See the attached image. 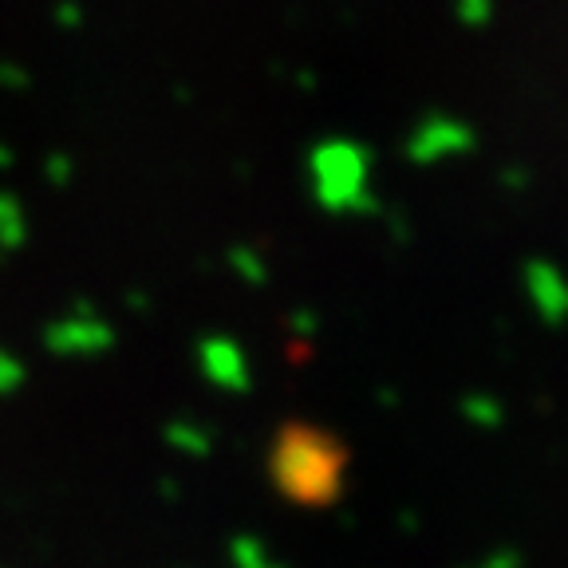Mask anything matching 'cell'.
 Returning a JSON list of instances; mask_svg holds the SVG:
<instances>
[{
  "label": "cell",
  "instance_id": "obj_1",
  "mask_svg": "<svg viewBox=\"0 0 568 568\" xmlns=\"http://www.w3.org/2000/svg\"><path fill=\"white\" fill-rule=\"evenodd\" d=\"M268 478L276 494L301 509L336 506L347 489V446L312 423H284L268 446Z\"/></svg>",
  "mask_w": 568,
  "mask_h": 568
},
{
  "label": "cell",
  "instance_id": "obj_2",
  "mask_svg": "<svg viewBox=\"0 0 568 568\" xmlns=\"http://www.w3.org/2000/svg\"><path fill=\"white\" fill-rule=\"evenodd\" d=\"M312 197L320 210L367 217L379 202L367 190V154L352 142H328L312 154Z\"/></svg>",
  "mask_w": 568,
  "mask_h": 568
},
{
  "label": "cell",
  "instance_id": "obj_3",
  "mask_svg": "<svg viewBox=\"0 0 568 568\" xmlns=\"http://www.w3.org/2000/svg\"><path fill=\"white\" fill-rule=\"evenodd\" d=\"M44 347L63 359H91L115 347V328L95 308H75L68 316H55L44 328Z\"/></svg>",
  "mask_w": 568,
  "mask_h": 568
},
{
  "label": "cell",
  "instance_id": "obj_4",
  "mask_svg": "<svg viewBox=\"0 0 568 568\" xmlns=\"http://www.w3.org/2000/svg\"><path fill=\"white\" fill-rule=\"evenodd\" d=\"M197 367H202L205 383L225 395H248L253 390V367L248 355L237 339L230 336H205L197 344Z\"/></svg>",
  "mask_w": 568,
  "mask_h": 568
},
{
  "label": "cell",
  "instance_id": "obj_5",
  "mask_svg": "<svg viewBox=\"0 0 568 568\" xmlns=\"http://www.w3.org/2000/svg\"><path fill=\"white\" fill-rule=\"evenodd\" d=\"M525 296H529L532 312L541 316L549 328H565L568 324V276L552 265L549 257H529L521 268Z\"/></svg>",
  "mask_w": 568,
  "mask_h": 568
},
{
  "label": "cell",
  "instance_id": "obj_6",
  "mask_svg": "<svg viewBox=\"0 0 568 568\" xmlns=\"http://www.w3.org/2000/svg\"><path fill=\"white\" fill-rule=\"evenodd\" d=\"M162 438H166L178 454H190V458H210L213 454V435L205 430V426L190 423V418H174V423H166Z\"/></svg>",
  "mask_w": 568,
  "mask_h": 568
},
{
  "label": "cell",
  "instance_id": "obj_7",
  "mask_svg": "<svg viewBox=\"0 0 568 568\" xmlns=\"http://www.w3.org/2000/svg\"><path fill=\"white\" fill-rule=\"evenodd\" d=\"M28 241L24 210L12 194H0V253H17Z\"/></svg>",
  "mask_w": 568,
  "mask_h": 568
},
{
  "label": "cell",
  "instance_id": "obj_8",
  "mask_svg": "<svg viewBox=\"0 0 568 568\" xmlns=\"http://www.w3.org/2000/svg\"><path fill=\"white\" fill-rule=\"evenodd\" d=\"M230 560H233V568H288V565H276L273 552H268V545L261 541V537H253V532L233 537Z\"/></svg>",
  "mask_w": 568,
  "mask_h": 568
},
{
  "label": "cell",
  "instance_id": "obj_9",
  "mask_svg": "<svg viewBox=\"0 0 568 568\" xmlns=\"http://www.w3.org/2000/svg\"><path fill=\"white\" fill-rule=\"evenodd\" d=\"M462 418L478 426V430H497V426H506V407L494 395H466L462 399Z\"/></svg>",
  "mask_w": 568,
  "mask_h": 568
},
{
  "label": "cell",
  "instance_id": "obj_10",
  "mask_svg": "<svg viewBox=\"0 0 568 568\" xmlns=\"http://www.w3.org/2000/svg\"><path fill=\"white\" fill-rule=\"evenodd\" d=\"M225 261H230V268L241 276V284H248V288H265V284H268V265H265V257H261L257 248L233 245Z\"/></svg>",
  "mask_w": 568,
  "mask_h": 568
},
{
  "label": "cell",
  "instance_id": "obj_11",
  "mask_svg": "<svg viewBox=\"0 0 568 568\" xmlns=\"http://www.w3.org/2000/svg\"><path fill=\"white\" fill-rule=\"evenodd\" d=\"M24 379H28L24 364H20L12 352H4V347H0V395H12L17 387H24Z\"/></svg>",
  "mask_w": 568,
  "mask_h": 568
},
{
  "label": "cell",
  "instance_id": "obj_12",
  "mask_svg": "<svg viewBox=\"0 0 568 568\" xmlns=\"http://www.w3.org/2000/svg\"><path fill=\"white\" fill-rule=\"evenodd\" d=\"M466 139H450V134H435V139H418L415 142V162H435L438 151H454V146H462Z\"/></svg>",
  "mask_w": 568,
  "mask_h": 568
},
{
  "label": "cell",
  "instance_id": "obj_13",
  "mask_svg": "<svg viewBox=\"0 0 568 568\" xmlns=\"http://www.w3.org/2000/svg\"><path fill=\"white\" fill-rule=\"evenodd\" d=\"M288 328H293L296 336H312V332H320V316L312 308H296L293 316H288Z\"/></svg>",
  "mask_w": 568,
  "mask_h": 568
},
{
  "label": "cell",
  "instance_id": "obj_14",
  "mask_svg": "<svg viewBox=\"0 0 568 568\" xmlns=\"http://www.w3.org/2000/svg\"><path fill=\"white\" fill-rule=\"evenodd\" d=\"M466 568H521V557H517L514 549H497V552H489L486 560H478V565H466Z\"/></svg>",
  "mask_w": 568,
  "mask_h": 568
}]
</instances>
